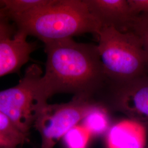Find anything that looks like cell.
I'll list each match as a JSON object with an SVG mask.
<instances>
[{"instance_id": "obj_1", "label": "cell", "mask_w": 148, "mask_h": 148, "mask_svg": "<svg viewBox=\"0 0 148 148\" xmlns=\"http://www.w3.org/2000/svg\"><path fill=\"white\" fill-rule=\"evenodd\" d=\"M45 72L38 80L36 95L41 106L59 93L95 99L108 82L97 46L73 38L45 43Z\"/></svg>"}, {"instance_id": "obj_2", "label": "cell", "mask_w": 148, "mask_h": 148, "mask_svg": "<svg viewBox=\"0 0 148 148\" xmlns=\"http://www.w3.org/2000/svg\"><path fill=\"white\" fill-rule=\"evenodd\" d=\"M12 22L17 30L37 37L44 44L86 33L98 35L101 28L86 0H50L47 5Z\"/></svg>"}, {"instance_id": "obj_3", "label": "cell", "mask_w": 148, "mask_h": 148, "mask_svg": "<svg viewBox=\"0 0 148 148\" xmlns=\"http://www.w3.org/2000/svg\"><path fill=\"white\" fill-rule=\"evenodd\" d=\"M98 35L97 49L108 82H124L148 75V57L134 33L102 27Z\"/></svg>"}, {"instance_id": "obj_4", "label": "cell", "mask_w": 148, "mask_h": 148, "mask_svg": "<svg viewBox=\"0 0 148 148\" xmlns=\"http://www.w3.org/2000/svg\"><path fill=\"white\" fill-rule=\"evenodd\" d=\"M42 76L41 67L33 64L27 68L17 85L0 90V111L28 136L39 111L43 106L38 101L36 95L37 83Z\"/></svg>"}, {"instance_id": "obj_5", "label": "cell", "mask_w": 148, "mask_h": 148, "mask_svg": "<svg viewBox=\"0 0 148 148\" xmlns=\"http://www.w3.org/2000/svg\"><path fill=\"white\" fill-rule=\"evenodd\" d=\"M95 101L74 96L67 103L43 106L33 125L40 135L41 148H54L66 133L79 124Z\"/></svg>"}, {"instance_id": "obj_6", "label": "cell", "mask_w": 148, "mask_h": 148, "mask_svg": "<svg viewBox=\"0 0 148 148\" xmlns=\"http://www.w3.org/2000/svg\"><path fill=\"white\" fill-rule=\"evenodd\" d=\"M110 112H119L148 131V75L121 83L107 82L96 96Z\"/></svg>"}, {"instance_id": "obj_7", "label": "cell", "mask_w": 148, "mask_h": 148, "mask_svg": "<svg viewBox=\"0 0 148 148\" xmlns=\"http://www.w3.org/2000/svg\"><path fill=\"white\" fill-rule=\"evenodd\" d=\"M90 13L102 27H112L121 32L131 31L136 17L127 0H86Z\"/></svg>"}, {"instance_id": "obj_8", "label": "cell", "mask_w": 148, "mask_h": 148, "mask_svg": "<svg viewBox=\"0 0 148 148\" xmlns=\"http://www.w3.org/2000/svg\"><path fill=\"white\" fill-rule=\"evenodd\" d=\"M27 36L17 30L13 37L0 41V77L17 72L29 60L37 45L28 41Z\"/></svg>"}, {"instance_id": "obj_9", "label": "cell", "mask_w": 148, "mask_h": 148, "mask_svg": "<svg viewBox=\"0 0 148 148\" xmlns=\"http://www.w3.org/2000/svg\"><path fill=\"white\" fill-rule=\"evenodd\" d=\"M147 131L127 119L112 124L106 134V148H145Z\"/></svg>"}, {"instance_id": "obj_10", "label": "cell", "mask_w": 148, "mask_h": 148, "mask_svg": "<svg viewBox=\"0 0 148 148\" xmlns=\"http://www.w3.org/2000/svg\"><path fill=\"white\" fill-rule=\"evenodd\" d=\"M110 111L98 101L90 106L81 121V125L90 133L92 137L106 134L111 126Z\"/></svg>"}, {"instance_id": "obj_11", "label": "cell", "mask_w": 148, "mask_h": 148, "mask_svg": "<svg viewBox=\"0 0 148 148\" xmlns=\"http://www.w3.org/2000/svg\"><path fill=\"white\" fill-rule=\"evenodd\" d=\"M50 0H0V10L11 21L47 5Z\"/></svg>"}, {"instance_id": "obj_12", "label": "cell", "mask_w": 148, "mask_h": 148, "mask_svg": "<svg viewBox=\"0 0 148 148\" xmlns=\"http://www.w3.org/2000/svg\"><path fill=\"white\" fill-rule=\"evenodd\" d=\"M92 137L81 124L71 128L62 138L64 148H87Z\"/></svg>"}, {"instance_id": "obj_13", "label": "cell", "mask_w": 148, "mask_h": 148, "mask_svg": "<svg viewBox=\"0 0 148 148\" xmlns=\"http://www.w3.org/2000/svg\"><path fill=\"white\" fill-rule=\"evenodd\" d=\"M0 134L15 142L19 146L30 142L29 136L20 131L11 119L0 111Z\"/></svg>"}, {"instance_id": "obj_14", "label": "cell", "mask_w": 148, "mask_h": 148, "mask_svg": "<svg viewBox=\"0 0 148 148\" xmlns=\"http://www.w3.org/2000/svg\"><path fill=\"white\" fill-rule=\"evenodd\" d=\"M131 31L139 38L148 59V14L137 16L133 21Z\"/></svg>"}, {"instance_id": "obj_15", "label": "cell", "mask_w": 148, "mask_h": 148, "mask_svg": "<svg viewBox=\"0 0 148 148\" xmlns=\"http://www.w3.org/2000/svg\"><path fill=\"white\" fill-rule=\"evenodd\" d=\"M0 10V41L13 37L17 31L14 24ZM13 23V22H12Z\"/></svg>"}, {"instance_id": "obj_16", "label": "cell", "mask_w": 148, "mask_h": 148, "mask_svg": "<svg viewBox=\"0 0 148 148\" xmlns=\"http://www.w3.org/2000/svg\"><path fill=\"white\" fill-rule=\"evenodd\" d=\"M133 14L137 16L148 14V0H127Z\"/></svg>"}, {"instance_id": "obj_17", "label": "cell", "mask_w": 148, "mask_h": 148, "mask_svg": "<svg viewBox=\"0 0 148 148\" xmlns=\"http://www.w3.org/2000/svg\"><path fill=\"white\" fill-rule=\"evenodd\" d=\"M19 146L15 142L0 134V148H14Z\"/></svg>"}, {"instance_id": "obj_18", "label": "cell", "mask_w": 148, "mask_h": 148, "mask_svg": "<svg viewBox=\"0 0 148 148\" xmlns=\"http://www.w3.org/2000/svg\"><path fill=\"white\" fill-rule=\"evenodd\" d=\"M19 148V147H16V148Z\"/></svg>"}, {"instance_id": "obj_19", "label": "cell", "mask_w": 148, "mask_h": 148, "mask_svg": "<svg viewBox=\"0 0 148 148\" xmlns=\"http://www.w3.org/2000/svg\"><path fill=\"white\" fill-rule=\"evenodd\" d=\"M146 148H148V147H146Z\"/></svg>"}, {"instance_id": "obj_20", "label": "cell", "mask_w": 148, "mask_h": 148, "mask_svg": "<svg viewBox=\"0 0 148 148\" xmlns=\"http://www.w3.org/2000/svg\"></svg>"}]
</instances>
